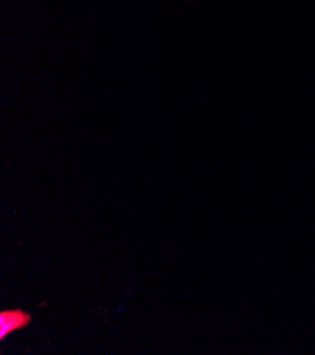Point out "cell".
<instances>
[{"label":"cell","instance_id":"6da1fadb","mask_svg":"<svg viewBox=\"0 0 315 355\" xmlns=\"http://www.w3.org/2000/svg\"><path fill=\"white\" fill-rule=\"evenodd\" d=\"M31 323V314L23 309H10L0 311V340H5L8 336L28 327Z\"/></svg>","mask_w":315,"mask_h":355}]
</instances>
